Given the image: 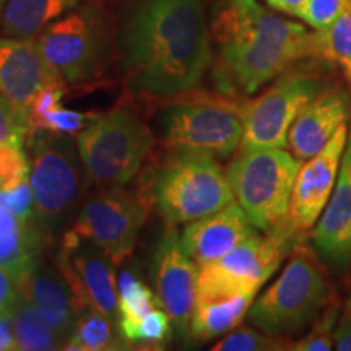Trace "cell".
Returning a JSON list of instances; mask_svg holds the SVG:
<instances>
[{
    "mask_svg": "<svg viewBox=\"0 0 351 351\" xmlns=\"http://www.w3.org/2000/svg\"><path fill=\"white\" fill-rule=\"evenodd\" d=\"M315 59L335 64L351 88V0L335 21L314 32Z\"/></svg>",
    "mask_w": 351,
    "mask_h": 351,
    "instance_id": "d4e9b609",
    "label": "cell"
},
{
    "mask_svg": "<svg viewBox=\"0 0 351 351\" xmlns=\"http://www.w3.org/2000/svg\"><path fill=\"white\" fill-rule=\"evenodd\" d=\"M119 317L121 322H132L143 317L155 307H161L160 301L134 270H124L119 276Z\"/></svg>",
    "mask_w": 351,
    "mask_h": 351,
    "instance_id": "4316f807",
    "label": "cell"
},
{
    "mask_svg": "<svg viewBox=\"0 0 351 351\" xmlns=\"http://www.w3.org/2000/svg\"><path fill=\"white\" fill-rule=\"evenodd\" d=\"M258 231L238 202L207 217L191 221L182 231L181 244L197 265H207L218 261L236 245Z\"/></svg>",
    "mask_w": 351,
    "mask_h": 351,
    "instance_id": "e0dca14e",
    "label": "cell"
},
{
    "mask_svg": "<svg viewBox=\"0 0 351 351\" xmlns=\"http://www.w3.org/2000/svg\"><path fill=\"white\" fill-rule=\"evenodd\" d=\"M116 337H114L112 319L96 311H85L78 317L72 335L64 350L75 351H101L116 350Z\"/></svg>",
    "mask_w": 351,
    "mask_h": 351,
    "instance_id": "484cf974",
    "label": "cell"
},
{
    "mask_svg": "<svg viewBox=\"0 0 351 351\" xmlns=\"http://www.w3.org/2000/svg\"><path fill=\"white\" fill-rule=\"evenodd\" d=\"M289 340L254 328H238L213 346V351H276L288 350Z\"/></svg>",
    "mask_w": 351,
    "mask_h": 351,
    "instance_id": "4dcf8cb0",
    "label": "cell"
},
{
    "mask_svg": "<svg viewBox=\"0 0 351 351\" xmlns=\"http://www.w3.org/2000/svg\"><path fill=\"white\" fill-rule=\"evenodd\" d=\"M300 236L288 219L265 236L256 231L218 261L199 267L197 298L257 295Z\"/></svg>",
    "mask_w": 351,
    "mask_h": 351,
    "instance_id": "9c48e42d",
    "label": "cell"
},
{
    "mask_svg": "<svg viewBox=\"0 0 351 351\" xmlns=\"http://www.w3.org/2000/svg\"><path fill=\"white\" fill-rule=\"evenodd\" d=\"M34 43L44 62L65 85H83L98 77L108 51L103 13L88 3L65 13L41 29Z\"/></svg>",
    "mask_w": 351,
    "mask_h": 351,
    "instance_id": "ba28073f",
    "label": "cell"
},
{
    "mask_svg": "<svg viewBox=\"0 0 351 351\" xmlns=\"http://www.w3.org/2000/svg\"><path fill=\"white\" fill-rule=\"evenodd\" d=\"M199 265L184 251L178 231L171 230L158 243L152 258V280L160 306L168 313L179 335L191 333L195 307Z\"/></svg>",
    "mask_w": 351,
    "mask_h": 351,
    "instance_id": "5bb4252c",
    "label": "cell"
},
{
    "mask_svg": "<svg viewBox=\"0 0 351 351\" xmlns=\"http://www.w3.org/2000/svg\"><path fill=\"white\" fill-rule=\"evenodd\" d=\"M241 109L225 98L173 104L161 117L163 142L176 153L230 156L243 142Z\"/></svg>",
    "mask_w": 351,
    "mask_h": 351,
    "instance_id": "30bf717a",
    "label": "cell"
},
{
    "mask_svg": "<svg viewBox=\"0 0 351 351\" xmlns=\"http://www.w3.org/2000/svg\"><path fill=\"white\" fill-rule=\"evenodd\" d=\"M29 176V161L20 145L0 143V191H8Z\"/></svg>",
    "mask_w": 351,
    "mask_h": 351,
    "instance_id": "1f68e13d",
    "label": "cell"
},
{
    "mask_svg": "<svg viewBox=\"0 0 351 351\" xmlns=\"http://www.w3.org/2000/svg\"><path fill=\"white\" fill-rule=\"evenodd\" d=\"M47 236L36 219H23L0 204V267L23 271L39 263Z\"/></svg>",
    "mask_w": 351,
    "mask_h": 351,
    "instance_id": "44dd1931",
    "label": "cell"
},
{
    "mask_svg": "<svg viewBox=\"0 0 351 351\" xmlns=\"http://www.w3.org/2000/svg\"><path fill=\"white\" fill-rule=\"evenodd\" d=\"M153 143L152 130L127 106L95 114L77 135L86 179L103 189L129 184L152 153Z\"/></svg>",
    "mask_w": 351,
    "mask_h": 351,
    "instance_id": "5b68a950",
    "label": "cell"
},
{
    "mask_svg": "<svg viewBox=\"0 0 351 351\" xmlns=\"http://www.w3.org/2000/svg\"><path fill=\"white\" fill-rule=\"evenodd\" d=\"M56 269L64 276L82 313L96 311L109 319L119 313L114 263L95 244L64 232Z\"/></svg>",
    "mask_w": 351,
    "mask_h": 351,
    "instance_id": "4fadbf2b",
    "label": "cell"
},
{
    "mask_svg": "<svg viewBox=\"0 0 351 351\" xmlns=\"http://www.w3.org/2000/svg\"><path fill=\"white\" fill-rule=\"evenodd\" d=\"M147 213V202L138 192L106 189L83 204L72 230L65 232L95 244L114 265H121L134 252Z\"/></svg>",
    "mask_w": 351,
    "mask_h": 351,
    "instance_id": "7c38bea8",
    "label": "cell"
},
{
    "mask_svg": "<svg viewBox=\"0 0 351 351\" xmlns=\"http://www.w3.org/2000/svg\"><path fill=\"white\" fill-rule=\"evenodd\" d=\"M129 90L163 99L195 90L213 60L202 0H135L119 32Z\"/></svg>",
    "mask_w": 351,
    "mask_h": 351,
    "instance_id": "6da1fadb",
    "label": "cell"
},
{
    "mask_svg": "<svg viewBox=\"0 0 351 351\" xmlns=\"http://www.w3.org/2000/svg\"><path fill=\"white\" fill-rule=\"evenodd\" d=\"M345 311L351 315V291H350V300H348V302H346V309Z\"/></svg>",
    "mask_w": 351,
    "mask_h": 351,
    "instance_id": "60d3db41",
    "label": "cell"
},
{
    "mask_svg": "<svg viewBox=\"0 0 351 351\" xmlns=\"http://www.w3.org/2000/svg\"><path fill=\"white\" fill-rule=\"evenodd\" d=\"M332 300V283L319 257L300 245L282 275L251 306L247 319L258 330L289 339L311 327Z\"/></svg>",
    "mask_w": 351,
    "mask_h": 351,
    "instance_id": "3957f363",
    "label": "cell"
},
{
    "mask_svg": "<svg viewBox=\"0 0 351 351\" xmlns=\"http://www.w3.org/2000/svg\"><path fill=\"white\" fill-rule=\"evenodd\" d=\"M26 114L0 93V143H13L21 147L26 138Z\"/></svg>",
    "mask_w": 351,
    "mask_h": 351,
    "instance_id": "d6a6232c",
    "label": "cell"
},
{
    "mask_svg": "<svg viewBox=\"0 0 351 351\" xmlns=\"http://www.w3.org/2000/svg\"><path fill=\"white\" fill-rule=\"evenodd\" d=\"M313 241L320 256L332 265L345 269L351 262V132L337 184L315 223Z\"/></svg>",
    "mask_w": 351,
    "mask_h": 351,
    "instance_id": "ac0fdd59",
    "label": "cell"
},
{
    "mask_svg": "<svg viewBox=\"0 0 351 351\" xmlns=\"http://www.w3.org/2000/svg\"><path fill=\"white\" fill-rule=\"evenodd\" d=\"M346 142L348 129L345 124L317 155L301 165L288 213V223L300 234L314 228L326 208L339 178Z\"/></svg>",
    "mask_w": 351,
    "mask_h": 351,
    "instance_id": "9a60e30c",
    "label": "cell"
},
{
    "mask_svg": "<svg viewBox=\"0 0 351 351\" xmlns=\"http://www.w3.org/2000/svg\"><path fill=\"white\" fill-rule=\"evenodd\" d=\"M254 298L256 295L197 298L189 337L200 341H208L215 337L231 332L247 315Z\"/></svg>",
    "mask_w": 351,
    "mask_h": 351,
    "instance_id": "603a6c76",
    "label": "cell"
},
{
    "mask_svg": "<svg viewBox=\"0 0 351 351\" xmlns=\"http://www.w3.org/2000/svg\"><path fill=\"white\" fill-rule=\"evenodd\" d=\"M16 348L26 351H44L65 348L67 340L51 326L38 306L20 300L10 307Z\"/></svg>",
    "mask_w": 351,
    "mask_h": 351,
    "instance_id": "cb8c5ba5",
    "label": "cell"
},
{
    "mask_svg": "<svg viewBox=\"0 0 351 351\" xmlns=\"http://www.w3.org/2000/svg\"><path fill=\"white\" fill-rule=\"evenodd\" d=\"M98 0H7L0 32L7 38H34L52 21Z\"/></svg>",
    "mask_w": 351,
    "mask_h": 351,
    "instance_id": "7402d4cb",
    "label": "cell"
},
{
    "mask_svg": "<svg viewBox=\"0 0 351 351\" xmlns=\"http://www.w3.org/2000/svg\"><path fill=\"white\" fill-rule=\"evenodd\" d=\"M32 152L29 184L34 218L52 239L64 230L80 205L85 191V168L72 135L38 130L26 135Z\"/></svg>",
    "mask_w": 351,
    "mask_h": 351,
    "instance_id": "277c9868",
    "label": "cell"
},
{
    "mask_svg": "<svg viewBox=\"0 0 351 351\" xmlns=\"http://www.w3.org/2000/svg\"><path fill=\"white\" fill-rule=\"evenodd\" d=\"M20 270L0 267V311H8L19 301Z\"/></svg>",
    "mask_w": 351,
    "mask_h": 351,
    "instance_id": "d590c367",
    "label": "cell"
},
{
    "mask_svg": "<svg viewBox=\"0 0 351 351\" xmlns=\"http://www.w3.org/2000/svg\"><path fill=\"white\" fill-rule=\"evenodd\" d=\"M333 348L337 351H351V315L346 311L335 327Z\"/></svg>",
    "mask_w": 351,
    "mask_h": 351,
    "instance_id": "8d00e7d4",
    "label": "cell"
},
{
    "mask_svg": "<svg viewBox=\"0 0 351 351\" xmlns=\"http://www.w3.org/2000/svg\"><path fill=\"white\" fill-rule=\"evenodd\" d=\"M19 298L38 306L51 326L69 341L83 313L59 270L36 263L20 271Z\"/></svg>",
    "mask_w": 351,
    "mask_h": 351,
    "instance_id": "ffe728a7",
    "label": "cell"
},
{
    "mask_svg": "<svg viewBox=\"0 0 351 351\" xmlns=\"http://www.w3.org/2000/svg\"><path fill=\"white\" fill-rule=\"evenodd\" d=\"M52 82H62L44 62L34 38H0V93L28 116L34 96Z\"/></svg>",
    "mask_w": 351,
    "mask_h": 351,
    "instance_id": "2e32d148",
    "label": "cell"
},
{
    "mask_svg": "<svg viewBox=\"0 0 351 351\" xmlns=\"http://www.w3.org/2000/svg\"><path fill=\"white\" fill-rule=\"evenodd\" d=\"M348 0H306L300 19L314 29H324L335 21Z\"/></svg>",
    "mask_w": 351,
    "mask_h": 351,
    "instance_id": "e575fe53",
    "label": "cell"
},
{
    "mask_svg": "<svg viewBox=\"0 0 351 351\" xmlns=\"http://www.w3.org/2000/svg\"><path fill=\"white\" fill-rule=\"evenodd\" d=\"M153 194L169 226L195 221L234 202L228 173L204 153H176L155 178Z\"/></svg>",
    "mask_w": 351,
    "mask_h": 351,
    "instance_id": "52a82bcc",
    "label": "cell"
},
{
    "mask_svg": "<svg viewBox=\"0 0 351 351\" xmlns=\"http://www.w3.org/2000/svg\"><path fill=\"white\" fill-rule=\"evenodd\" d=\"M7 350H19L16 348L15 332H13L10 309L0 311V351Z\"/></svg>",
    "mask_w": 351,
    "mask_h": 351,
    "instance_id": "74e56055",
    "label": "cell"
},
{
    "mask_svg": "<svg viewBox=\"0 0 351 351\" xmlns=\"http://www.w3.org/2000/svg\"><path fill=\"white\" fill-rule=\"evenodd\" d=\"M339 320V301L328 302L322 314L311 324V330L300 340L289 341L288 350L295 351H330L333 350V333Z\"/></svg>",
    "mask_w": 351,
    "mask_h": 351,
    "instance_id": "f546056e",
    "label": "cell"
},
{
    "mask_svg": "<svg viewBox=\"0 0 351 351\" xmlns=\"http://www.w3.org/2000/svg\"><path fill=\"white\" fill-rule=\"evenodd\" d=\"M0 204L15 217L36 219L34 218V197L32 184H29V176L16 184L15 187L8 189V191H0Z\"/></svg>",
    "mask_w": 351,
    "mask_h": 351,
    "instance_id": "836d02e7",
    "label": "cell"
},
{
    "mask_svg": "<svg viewBox=\"0 0 351 351\" xmlns=\"http://www.w3.org/2000/svg\"><path fill=\"white\" fill-rule=\"evenodd\" d=\"M95 117V112H78L73 109H65L62 104L46 109V111L26 117L28 132L26 135L38 130H47L59 135H75L85 129Z\"/></svg>",
    "mask_w": 351,
    "mask_h": 351,
    "instance_id": "83f0119b",
    "label": "cell"
},
{
    "mask_svg": "<svg viewBox=\"0 0 351 351\" xmlns=\"http://www.w3.org/2000/svg\"><path fill=\"white\" fill-rule=\"evenodd\" d=\"M171 324L168 313L155 307L137 320L121 322V335L130 343L160 345L169 339Z\"/></svg>",
    "mask_w": 351,
    "mask_h": 351,
    "instance_id": "f1b7e54d",
    "label": "cell"
},
{
    "mask_svg": "<svg viewBox=\"0 0 351 351\" xmlns=\"http://www.w3.org/2000/svg\"><path fill=\"white\" fill-rule=\"evenodd\" d=\"M215 78L225 93L252 95L301 59H315L314 33L256 0H223L213 10Z\"/></svg>",
    "mask_w": 351,
    "mask_h": 351,
    "instance_id": "7a4b0ae2",
    "label": "cell"
},
{
    "mask_svg": "<svg viewBox=\"0 0 351 351\" xmlns=\"http://www.w3.org/2000/svg\"><path fill=\"white\" fill-rule=\"evenodd\" d=\"M322 90L324 83L314 73L301 70L282 73L265 93L243 104L241 150L287 147L289 127Z\"/></svg>",
    "mask_w": 351,
    "mask_h": 351,
    "instance_id": "8fae6325",
    "label": "cell"
},
{
    "mask_svg": "<svg viewBox=\"0 0 351 351\" xmlns=\"http://www.w3.org/2000/svg\"><path fill=\"white\" fill-rule=\"evenodd\" d=\"M267 3H269L274 10H278L282 13H287V15L298 16V19H300L306 0H267Z\"/></svg>",
    "mask_w": 351,
    "mask_h": 351,
    "instance_id": "f35d334b",
    "label": "cell"
},
{
    "mask_svg": "<svg viewBox=\"0 0 351 351\" xmlns=\"http://www.w3.org/2000/svg\"><path fill=\"white\" fill-rule=\"evenodd\" d=\"M300 161L283 148H249L228 166L234 200L256 230L271 232L288 219Z\"/></svg>",
    "mask_w": 351,
    "mask_h": 351,
    "instance_id": "8992f818",
    "label": "cell"
},
{
    "mask_svg": "<svg viewBox=\"0 0 351 351\" xmlns=\"http://www.w3.org/2000/svg\"><path fill=\"white\" fill-rule=\"evenodd\" d=\"M348 101L340 90H322L306 104L289 127V152L298 160H309L330 142L341 125L346 124Z\"/></svg>",
    "mask_w": 351,
    "mask_h": 351,
    "instance_id": "d6986e66",
    "label": "cell"
},
{
    "mask_svg": "<svg viewBox=\"0 0 351 351\" xmlns=\"http://www.w3.org/2000/svg\"><path fill=\"white\" fill-rule=\"evenodd\" d=\"M5 5H7V0H0V20H2V15H3V10H5Z\"/></svg>",
    "mask_w": 351,
    "mask_h": 351,
    "instance_id": "ab89813d",
    "label": "cell"
}]
</instances>
